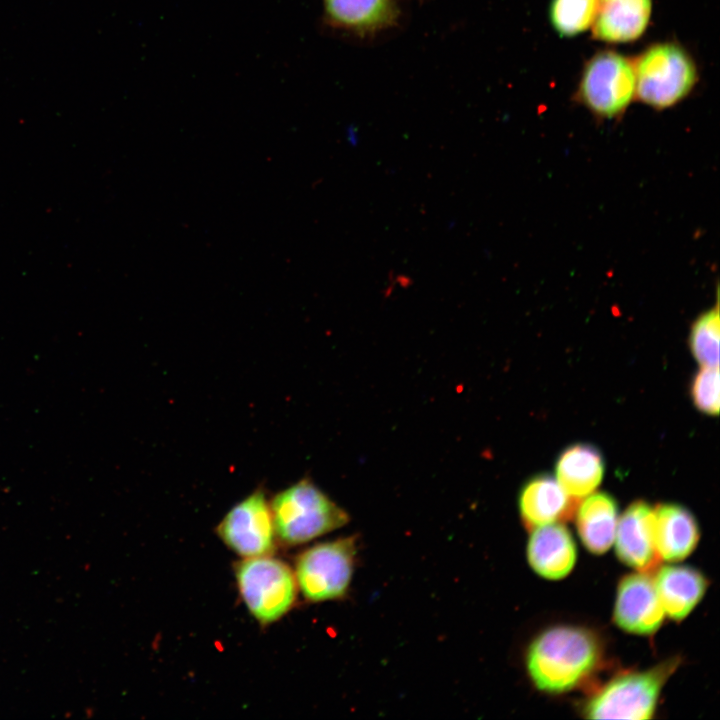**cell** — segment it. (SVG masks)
Wrapping results in <instances>:
<instances>
[{
    "mask_svg": "<svg viewBox=\"0 0 720 720\" xmlns=\"http://www.w3.org/2000/svg\"><path fill=\"white\" fill-rule=\"evenodd\" d=\"M603 659L597 635L579 626H553L529 645L526 666L534 685L548 693L570 691L589 680Z\"/></svg>",
    "mask_w": 720,
    "mask_h": 720,
    "instance_id": "1",
    "label": "cell"
},
{
    "mask_svg": "<svg viewBox=\"0 0 720 720\" xmlns=\"http://www.w3.org/2000/svg\"><path fill=\"white\" fill-rule=\"evenodd\" d=\"M270 507L276 539L285 546L307 543L350 521L348 513L309 478L276 493Z\"/></svg>",
    "mask_w": 720,
    "mask_h": 720,
    "instance_id": "2",
    "label": "cell"
},
{
    "mask_svg": "<svg viewBox=\"0 0 720 720\" xmlns=\"http://www.w3.org/2000/svg\"><path fill=\"white\" fill-rule=\"evenodd\" d=\"M679 659L671 658L645 671L624 672L593 693L584 706L592 719H649L660 691L676 670Z\"/></svg>",
    "mask_w": 720,
    "mask_h": 720,
    "instance_id": "3",
    "label": "cell"
},
{
    "mask_svg": "<svg viewBox=\"0 0 720 720\" xmlns=\"http://www.w3.org/2000/svg\"><path fill=\"white\" fill-rule=\"evenodd\" d=\"M633 65L635 95L656 109L677 104L697 82L693 59L675 43H657L648 47Z\"/></svg>",
    "mask_w": 720,
    "mask_h": 720,
    "instance_id": "4",
    "label": "cell"
},
{
    "mask_svg": "<svg viewBox=\"0 0 720 720\" xmlns=\"http://www.w3.org/2000/svg\"><path fill=\"white\" fill-rule=\"evenodd\" d=\"M234 570L241 599L260 624L279 620L294 606L298 586L284 561L272 555L243 558Z\"/></svg>",
    "mask_w": 720,
    "mask_h": 720,
    "instance_id": "5",
    "label": "cell"
},
{
    "mask_svg": "<svg viewBox=\"0 0 720 720\" xmlns=\"http://www.w3.org/2000/svg\"><path fill=\"white\" fill-rule=\"evenodd\" d=\"M356 557L357 539L354 536L307 548L295 561L298 590L310 602L344 597L352 580Z\"/></svg>",
    "mask_w": 720,
    "mask_h": 720,
    "instance_id": "6",
    "label": "cell"
},
{
    "mask_svg": "<svg viewBox=\"0 0 720 720\" xmlns=\"http://www.w3.org/2000/svg\"><path fill=\"white\" fill-rule=\"evenodd\" d=\"M634 95V65L622 54L600 51L584 66L577 96L594 114L616 117L625 111Z\"/></svg>",
    "mask_w": 720,
    "mask_h": 720,
    "instance_id": "7",
    "label": "cell"
},
{
    "mask_svg": "<svg viewBox=\"0 0 720 720\" xmlns=\"http://www.w3.org/2000/svg\"><path fill=\"white\" fill-rule=\"evenodd\" d=\"M216 532L224 544L242 558L272 555L276 534L264 489H255L235 504L218 524Z\"/></svg>",
    "mask_w": 720,
    "mask_h": 720,
    "instance_id": "8",
    "label": "cell"
},
{
    "mask_svg": "<svg viewBox=\"0 0 720 720\" xmlns=\"http://www.w3.org/2000/svg\"><path fill=\"white\" fill-rule=\"evenodd\" d=\"M613 616L626 632L648 635L658 630L665 613L651 573L637 571L622 578Z\"/></svg>",
    "mask_w": 720,
    "mask_h": 720,
    "instance_id": "9",
    "label": "cell"
},
{
    "mask_svg": "<svg viewBox=\"0 0 720 720\" xmlns=\"http://www.w3.org/2000/svg\"><path fill=\"white\" fill-rule=\"evenodd\" d=\"M654 524V509L641 500L630 504L617 521L616 554L639 572L652 573L661 561L655 546Z\"/></svg>",
    "mask_w": 720,
    "mask_h": 720,
    "instance_id": "10",
    "label": "cell"
},
{
    "mask_svg": "<svg viewBox=\"0 0 720 720\" xmlns=\"http://www.w3.org/2000/svg\"><path fill=\"white\" fill-rule=\"evenodd\" d=\"M579 500L571 497L549 475H538L527 481L520 490V516L529 529L570 519Z\"/></svg>",
    "mask_w": 720,
    "mask_h": 720,
    "instance_id": "11",
    "label": "cell"
},
{
    "mask_svg": "<svg viewBox=\"0 0 720 720\" xmlns=\"http://www.w3.org/2000/svg\"><path fill=\"white\" fill-rule=\"evenodd\" d=\"M327 23L359 36L395 25L399 8L395 0H322Z\"/></svg>",
    "mask_w": 720,
    "mask_h": 720,
    "instance_id": "12",
    "label": "cell"
},
{
    "mask_svg": "<svg viewBox=\"0 0 720 720\" xmlns=\"http://www.w3.org/2000/svg\"><path fill=\"white\" fill-rule=\"evenodd\" d=\"M527 558L538 575L552 580L565 577L576 561V546L571 533L560 522L533 528Z\"/></svg>",
    "mask_w": 720,
    "mask_h": 720,
    "instance_id": "13",
    "label": "cell"
},
{
    "mask_svg": "<svg viewBox=\"0 0 720 720\" xmlns=\"http://www.w3.org/2000/svg\"><path fill=\"white\" fill-rule=\"evenodd\" d=\"M652 0H599L593 35L608 43L638 39L646 30Z\"/></svg>",
    "mask_w": 720,
    "mask_h": 720,
    "instance_id": "14",
    "label": "cell"
},
{
    "mask_svg": "<svg viewBox=\"0 0 720 720\" xmlns=\"http://www.w3.org/2000/svg\"><path fill=\"white\" fill-rule=\"evenodd\" d=\"M653 578L664 613L680 621L702 599L708 582L698 570L688 566H664Z\"/></svg>",
    "mask_w": 720,
    "mask_h": 720,
    "instance_id": "15",
    "label": "cell"
},
{
    "mask_svg": "<svg viewBox=\"0 0 720 720\" xmlns=\"http://www.w3.org/2000/svg\"><path fill=\"white\" fill-rule=\"evenodd\" d=\"M654 511L655 546L660 559L683 560L699 541L700 532L694 516L677 504H662Z\"/></svg>",
    "mask_w": 720,
    "mask_h": 720,
    "instance_id": "16",
    "label": "cell"
},
{
    "mask_svg": "<svg viewBox=\"0 0 720 720\" xmlns=\"http://www.w3.org/2000/svg\"><path fill=\"white\" fill-rule=\"evenodd\" d=\"M605 470L600 451L589 444H574L561 452L555 466L556 480L573 498L591 494L601 483Z\"/></svg>",
    "mask_w": 720,
    "mask_h": 720,
    "instance_id": "17",
    "label": "cell"
},
{
    "mask_svg": "<svg viewBox=\"0 0 720 720\" xmlns=\"http://www.w3.org/2000/svg\"><path fill=\"white\" fill-rule=\"evenodd\" d=\"M575 513L582 543L594 554L605 553L614 542L618 521L615 499L604 492L589 494Z\"/></svg>",
    "mask_w": 720,
    "mask_h": 720,
    "instance_id": "18",
    "label": "cell"
},
{
    "mask_svg": "<svg viewBox=\"0 0 720 720\" xmlns=\"http://www.w3.org/2000/svg\"><path fill=\"white\" fill-rule=\"evenodd\" d=\"M599 0H551L549 18L554 30L571 37L586 31L594 22Z\"/></svg>",
    "mask_w": 720,
    "mask_h": 720,
    "instance_id": "19",
    "label": "cell"
},
{
    "mask_svg": "<svg viewBox=\"0 0 720 720\" xmlns=\"http://www.w3.org/2000/svg\"><path fill=\"white\" fill-rule=\"evenodd\" d=\"M719 321L716 305L702 313L691 327L690 349L703 367H719Z\"/></svg>",
    "mask_w": 720,
    "mask_h": 720,
    "instance_id": "20",
    "label": "cell"
},
{
    "mask_svg": "<svg viewBox=\"0 0 720 720\" xmlns=\"http://www.w3.org/2000/svg\"><path fill=\"white\" fill-rule=\"evenodd\" d=\"M692 400L700 411L708 415L719 412V368L702 367L691 384Z\"/></svg>",
    "mask_w": 720,
    "mask_h": 720,
    "instance_id": "21",
    "label": "cell"
}]
</instances>
